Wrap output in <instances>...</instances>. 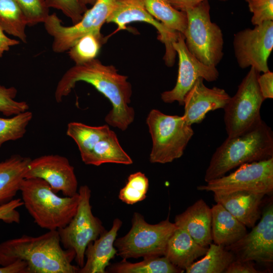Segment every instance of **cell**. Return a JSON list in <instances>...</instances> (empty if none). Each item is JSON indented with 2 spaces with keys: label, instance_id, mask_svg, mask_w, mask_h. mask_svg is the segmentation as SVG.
Listing matches in <instances>:
<instances>
[{
  "label": "cell",
  "instance_id": "cell-25",
  "mask_svg": "<svg viewBox=\"0 0 273 273\" xmlns=\"http://www.w3.org/2000/svg\"><path fill=\"white\" fill-rule=\"evenodd\" d=\"M236 259L234 254L224 246L211 243L206 254L185 269L187 273H224Z\"/></svg>",
  "mask_w": 273,
  "mask_h": 273
},
{
  "label": "cell",
  "instance_id": "cell-10",
  "mask_svg": "<svg viewBox=\"0 0 273 273\" xmlns=\"http://www.w3.org/2000/svg\"><path fill=\"white\" fill-rule=\"evenodd\" d=\"M197 189L220 195L246 191L271 195L273 192V157L242 164L229 175L198 186Z\"/></svg>",
  "mask_w": 273,
  "mask_h": 273
},
{
  "label": "cell",
  "instance_id": "cell-37",
  "mask_svg": "<svg viewBox=\"0 0 273 273\" xmlns=\"http://www.w3.org/2000/svg\"><path fill=\"white\" fill-rule=\"evenodd\" d=\"M23 205L22 199H14L0 207V220L7 223H17L20 221V215L17 209Z\"/></svg>",
  "mask_w": 273,
  "mask_h": 273
},
{
  "label": "cell",
  "instance_id": "cell-16",
  "mask_svg": "<svg viewBox=\"0 0 273 273\" xmlns=\"http://www.w3.org/2000/svg\"><path fill=\"white\" fill-rule=\"evenodd\" d=\"M28 178L44 180L56 194L61 192L71 197L78 193L74 168L64 156L46 155L31 159L25 174V178Z\"/></svg>",
  "mask_w": 273,
  "mask_h": 273
},
{
  "label": "cell",
  "instance_id": "cell-40",
  "mask_svg": "<svg viewBox=\"0 0 273 273\" xmlns=\"http://www.w3.org/2000/svg\"><path fill=\"white\" fill-rule=\"evenodd\" d=\"M0 273H27V265L23 261L17 260L10 264L1 266Z\"/></svg>",
  "mask_w": 273,
  "mask_h": 273
},
{
  "label": "cell",
  "instance_id": "cell-29",
  "mask_svg": "<svg viewBox=\"0 0 273 273\" xmlns=\"http://www.w3.org/2000/svg\"><path fill=\"white\" fill-rule=\"evenodd\" d=\"M26 18L15 0H0V26L4 32L27 42Z\"/></svg>",
  "mask_w": 273,
  "mask_h": 273
},
{
  "label": "cell",
  "instance_id": "cell-33",
  "mask_svg": "<svg viewBox=\"0 0 273 273\" xmlns=\"http://www.w3.org/2000/svg\"><path fill=\"white\" fill-rule=\"evenodd\" d=\"M23 12L27 25L44 23L49 14V8L44 0H15Z\"/></svg>",
  "mask_w": 273,
  "mask_h": 273
},
{
  "label": "cell",
  "instance_id": "cell-5",
  "mask_svg": "<svg viewBox=\"0 0 273 273\" xmlns=\"http://www.w3.org/2000/svg\"><path fill=\"white\" fill-rule=\"evenodd\" d=\"M146 123L152 142V163L165 164L180 158L194 134L183 116L167 115L155 109L149 112Z\"/></svg>",
  "mask_w": 273,
  "mask_h": 273
},
{
  "label": "cell",
  "instance_id": "cell-38",
  "mask_svg": "<svg viewBox=\"0 0 273 273\" xmlns=\"http://www.w3.org/2000/svg\"><path fill=\"white\" fill-rule=\"evenodd\" d=\"M252 261L235 259L227 267L224 273H260Z\"/></svg>",
  "mask_w": 273,
  "mask_h": 273
},
{
  "label": "cell",
  "instance_id": "cell-24",
  "mask_svg": "<svg viewBox=\"0 0 273 273\" xmlns=\"http://www.w3.org/2000/svg\"><path fill=\"white\" fill-rule=\"evenodd\" d=\"M82 161L86 165L95 166L108 163L124 165L133 163L132 159L122 148L116 134L112 130L96 144Z\"/></svg>",
  "mask_w": 273,
  "mask_h": 273
},
{
  "label": "cell",
  "instance_id": "cell-32",
  "mask_svg": "<svg viewBox=\"0 0 273 273\" xmlns=\"http://www.w3.org/2000/svg\"><path fill=\"white\" fill-rule=\"evenodd\" d=\"M149 179L142 172L130 174L125 185L120 190L118 198L123 202L133 205L146 199Z\"/></svg>",
  "mask_w": 273,
  "mask_h": 273
},
{
  "label": "cell",
  "instance_id": "cell-11",
  "mask_svg": "<svg viewBox=\"0 0 273 273\" xmlns=\"http://www.w3.org/2000/svg\"><path fill=\"white\" fill-rule=\"evenodd\" d=\"M116 0H97L84 13L81 19L71 26H65L56 13L50 14L44 25L53 37L52 49L61 53L68 51L81 37L90 33H100Z\"/></svg>",
  "mask_w": 273,
  "mask_h": 273
},
{
  "label": "cell",
  "instance_id": "cell-17",
  "mask_svg": "<svg viewBox=\"0 0 273 273\" xmlns=\"http://www.w3.org/2000/svg\"><path fill=\"white\" fill-rule=\"evenodd\" d=\"M203 81L198 78L184 99L183 116L191 125L201 123L209 111L224 109L231 98L224 89L216 86L208 88Z\"/></svg>",
  "mask_w": 273,
  "mask_h": 273
},
{
  "label": "cell",
  "instance_id": "cell-20",
  "mask_svg": "<svg viewBox=\"0 0 273 273\" xmlns=\"http://www.w3.org/2000/svg\"><path fill=\"white\" fill-rule=\"evenodd\" d=\"M265 196L263 194L237 191L227 194H214V200L247 228H252L261 217V206Z\"/></svg>",
  "mask_w": 273,
  "mask_h": 273
},
{
  "label": "cell",
  "instance_id": "cell-42",
  "mask_svg": "<svg viewBox=\"0 0 273 273\" xmlns=\"http://www.w3.org/2000/svg\"><path fill=\"white\" fill-rule=\"evenodd\" d=\"M176 9L185 11L187 9L194 7L206 0H167ZM225 1L227 0H219Z\"/></svg>",
  "mask_w": 273,
  "mask_h": 273
},
{
  "label": "cell",
  "instance_id": "cell-41",
  "mask_svg": "<svg viewBox=\"0 0 273 273\" xmlns=\"http://www.w3.org/2000/svg\"><path fill=\"white\" fill-rule=\"evenodd\" d=\"M19 41L11 39L5 34L4 31L0 26V58L4 52L9 51L11 47L19 44Z\"/></svg>",
  "mask_w": 273,
  "mask_h": 273
},
{
  "label": "cell",
  "instance_id": "cell-3",
  "mask_svg": "<svg viewBox=\"0 0 273 273\" xmlns=\"http://www.w3.org/2000/svg\"><path fill=\"white\" fill-rule=\"evenodd\" d=\"M273 157V132L261 119L242 133L227 139L210 160L204 180L207 183L242 164Z\"/></svg>",
  "mask_w": 273,
  "mask_h": 273
},
{
  "label": "cell",
  "instance_id": "cell-30",
  "mask_svg": "<svg viewBox=\"0 0 273 273\" xmlns=\"http://www.w3.org/2000/svg\"><path fill=\"white\" fill-rule=\"evenodd\" d=\"M105 40L101 32L85 34L68 50L69 56L75 64H83L95 59Z\"/></svg>",
  "mask_w": 273,
  "mask_h": 273
},
{
  "label": "cell",
  "instance_id": "cell-14",
  "mask_svg": "<svg viewBox=\"0 0 273 273\" xmlns=\"http://www.w3.org/2000/svg\"><path fill=\"white\" fill-rule=\"evenodd\" d=\"M172 46L178 56L177 80L172 89L161 93V99L165 103L177 102L179 105H184L186 94L198 78L209 82L214 81L218 78L219 72L216 67L202 63L189 52L185 37L180 32H178Z\"/></svg>",
  "mask_w": 273,
  "mask_h": 273
},
{
  "label": "cell",
  "instance_id": "cell-18",
  "mask_svg": "<svg viewBox=\"0 0 273 273\" xmlns=\"http://www.w3.org/2000/svg\"><path fill=\"white\" fill-rule=\"evenodd\" d=\"M122 224L119 218L113 221L111 228L89 243L85 252V262L79 273H106L110 260L116 255L114 242Z\"/></svg>",
  "mask_w": 273,
  "mask_h": 273
},
{
  "label": "cell",
  "instance_id": "cell-34",
  "mask_svg": "<svg viewBox=\"0 0 273 273\" xmlns=\"http://www.w3.org/2000/svg\"><path fill=\"white\" fill-rule=\"evenodd\" d=\"M17 94L15 87H7L0 84V112L4 116H13L28 110L27 102L15 100Z\"/></svg>",
  "mask_w": 273,
  "mask_h": 273
},
{
  "label": "cell",
  "instance_id": "cell-21",
  "mask_svg": "<svg viewBox=\"0 0 273 273\" xmlns=\"http://www.w3.org/2000/svg\"><path fill=\"white\" fill-rule=\"evenodd\" d=\"M208 248L198 244L185 230L177 227L167 242L164 256L174 265L185 270L203 256Z\"/></svg>",
  "mask_w": 273,
  "mask_h": 273
},
{
  "label": "cell",
  "instance_id": "cell-8",
  "mask_svg": "<svg viewBox=\"0 0 273 273\" xmlns=\"http://www.w3.org/2000/svg\"><path fill=\"white\" fill-rule=\"evenodd\" d=\"M78 193L79 198L76 213L65 226L57 231L62 247L74 251V259L81 268L85 262L87 245L98 239L106 230L101 220L92 212L89 188L86 185L81 186Z\"/></svg>",
  "mask_w": 273,
  "mask_h": 273
},
{
  "label": "cell",
  "instance_id": "cell-9",
  "mask_svg": "<svg viewBox=\"0 0 273 273\" xmlns=\"http://www.w3.org/2000/svg\"><path fill=\"white\" fill-rule=\"evenodd\" d=\"M259 73L251 67L224 108L225 130L229 137L242 133L262 119L260 111L265 99L257 82Z\"/></svg>",
  "mask_w": 273,
  "mask_h": 273
},
{
  "label": "cell",
  "instance_id": "cell-12",
  "mask_svg": "<svg viewBox=\"0 0 273 273\" xmlns=\"http://www.w3.org/2000/svg\"><path fill=\"white\" fill-rule=\"evenodd\" d=\"M236 259L270 266L273 263L272 199L264 207L259 222L241 239L226 247Z\"/></svg>",
  "mask_w": 273,
  "mask_h": 273
},
{
  "label": "cell",
  "instance_id": "cell-22",
  "mask_svg": "<svg viewBox=\"0 0 273 273\" xmlns=\"http://www.w3.org/2000/svg\"><path fill=\"white\" fill-rule=\"evenodd\" d=\"M31 159L14 154L0 161V207L14 199Z\"/></svg>",
  "mask_w": 273,
  "mask_h": 273
},
{
  "label": "cell",
  "instance_id": "cell-7",
  "mask_svg": "<svg viewBox=\"0 0 273 273\" xmlns=\"http://www.w3.org/2000/svg\"><path fill=\"white\" fill-rule=\"evenodd\" d=\"M177 228L168 217L152 224L141 213L134 212L129 231L114 242L116 255L125 259L164 256L167 242Z\"/></svg>",
  "mask_w": 273,
  "mask_h": 273
},
{
  "label": "cell",
  "instance_id": "cell-28",
  "mask_svg": "<svg viewBox=\"0 0 273 273\" xmlns=\"http://www.w3.org/2000/svg\"><path fill=\"white\" fill-rule=\"evenodd\" d=\"M149 13L168 28L184 34L187 25L185 12L174 8L167 0H140Z\"/></svg>",
  "mask_w": 273,
  "mask_h": 273
},
{
  "label": "cell",
  "instance_id": "cell-4",
  "mask_svg": "<svg viewBox=\"0 0 273 273\" xmlns=\"http://www.w3.org/2000/svg\"><path fill=\"white\" fill-rule=\"evenodd\" d=\"M20 192L23 206L34 222L42 229L50 231L63 228L76 212L78 193L73 196L60 197L41 178H24Z\"/></svg>",
  "mask_w": 273,
  "mask_h": 273
},
{
  "label": "cell",
  "instance_id": "cell-23",
  "mask_svg": "<svg viewBox=\"0 0 273 273\" xmlns=\"http://www.w3.org/2000/svg\"><path fill=\"white\" fill-rule=\"evenodd\" d=\"M211 209L213 243L226 247L236 242L247 234V227L221 204L216 203Z\"/></svg>",
  "mask_w": 273,
  "mask_h": 273
},
{
  "label": "cell",
  "instance_id": "cell-1",
  "mask_svg": "<svg viewBox=\"0 0 273 273\" xmlns=\"http://www.w3.org/2000/svg\"><path fill=\"white\" fill-rule=\"evenodd\" d=\"M128 77L120 74L113 65H106L96 58L69 69L58 82L55 92L57 103L62 101L77 82L93 85L110 102L112 109L105 117L106 123L125 131L133 122L135 112L129 105L132 93Z\"/></svg>",
  "mask_w": 273,
  "mask_h": 273
},
{
  "label": "cell",
  "instance_id": "cell-31",
  "mask_svg": "<svg viewBox=\"0 0 273 273\" xmlns=\"http://www.w3.org/2000/svg\"><path fill=\"white\" fill-rule=\"evenodd\" d=\"M32 117L27 110L10 118L0 117V148L5 142L22 138Z\"/></svg>",
  "mask_w": 273,
  "mask_h": 273
},
{
  "label": "cell",
  "instance_id": "cell-2",
  "mask_svg": "<svg viewBox=\"0 0 273 273\" xmlns=\"http://www.w3.org/2000/svg\"><path fill=\"white\" fill-rule=\"evenodd\" d=\"M75 253L62 247L57 230L37 237L23 235L0 243V265L17 260L25 262L27 273H77L72 264Z\"/></svg>",
  "mask_w": 273,
  "mask_h": 273
},
{
  "label": "cell",
  "instance_id": "cell-19",
  "mask_svg": "<svg viewBox=\"0 0 273 273\" xmlns=\"http://www.w3.org/2000/svg\"><path fill=\"white\" fill-rule=\"evenodd\" d=\"M211 208L202 199L175 216L174 223L185 230L199 245L208 247L212 243Z\"/></svg>",
  "mask_w": 273,
  "mask_h": 273
},
{
  "label": "cell",
  "instance_id": "cell-15",
  "mask_svg": "<svg viewBox=\"0 0 273 273\" xmlns=\"http://www.w3.org/2000/svg\"><path fill=\"white\" fill-rule=\"evenodd\" d=\"M144 22L153 25L158 30L160 41L164 44L163 57L165 64L172 67L174 64L176 52L172 43L179 32L171 30L151 16L140 0H116L106 22L117 25V31L124 30L131 22Z\"/></svg>",
  "mask_w": 273,
  "mask_h": 273
},
{
  "label": "cell",
  "instance_id": "cell-27",
  "mask_svg": "<svg viewBox=\"0 0 273 273\" xmlns=\"http://www.w3.org/2000/svg\"><path fill=\"white\" fill-rule=\"evenodd\" d=\"M114 273H181L184 270L172 264L164 256L145 258L139 262L122 260L106 269Z\"/></svg>",
  "mask_w": 273,
  "mask_h": 273
},
{
  "label": "cell",
  "instance_id": "cell-36",
  "mask_svg": "<svg viewBox=\"0 0 273 273\" xmlns=\"http://www.w3.org/2000/svg\"><path fill=\"white\" fill-rule=\"evenodd\" d=\"M253 13L251 23L254 26L273 20V0H246Z\"/></svg>",
  "mask_w": 273,
  "mask_h": 273
},
{
  "label": "cell",
  "instance_id": "cell-35",
  "mask_svg": "<svg viewBox=\"0 0 273 273\" xmlns=\"http://www.w3.org/2000/svg\"><path fill=\"white\" fill-rule=\"evenodd\" d=\"M47 6L61 11L74 24L78 23L87 10L80 0H44Z\"/></svg>",
  "mask_w": 273,
  "mask_h": 273
},
{
  "label": "cell",
  "instance_id": "cell-6",
  "mask_svg": "<svg viewBox=\"0 0 273 273\" xmlns=\"http://www.w3.org/2000/svg\"><path fill=\"white\" fill-rule=\"evenodd\" d=\"M208 0L187 9L185 41L189 52L202 63L216 67L222 59L223 38L219 26L211 21Z\"/></svg>",
  "mask_w": 273,
  "mask_h": 273
},
{
  "label": "cell",
  "instance_id": "cell-39",
  "mask_svg": "<svg viewBox=\"0 0 273 273\" xmlns=\"http://www.w3.org/2000/svg\"><path fill=\"white\" fill-rule=\"evenodd\" d=\"M257 82L263 98H273V73L269 70L258 76Z\"/></svg>",
  "mask_w": 273,
  "mask_h": 273
},
{
  "label": "cell",
  "instance_id": "cell-43",
  "mask_svg": "<svg viewBox=\"0 0 273 273\" xmlns=\"http://www.w3.org/2000/svg\"><path fill=\"white\" fill-rule=\"evenodd\" d=\"M81 3L84 6L87 7V5L92 6L97 0H80Z\"/></svg>",
  "mask_w": 273,
  "mask_h": 273
},
{
  "label": "cell",
  "instance_id": "cell-13",
  "mask_svg": "<svg viewBox=\"0 0 273 273\" xmlns=\"http://www.w3.org/2000/svg\"><path fill=\"white\" fill-rule=\"evenodd\" d=\"M233 46L240 68L253 67L263 73L269 71L267 61L273 48V21L238 32L234 35Z\"/></svg>",
  "mask_w": 273,
  "mask_h": 273
},
{
  "label": "cell",
  "instance_id": "cell-26",
  "mask_svg": "<svg viewBox=\"0 0 273 273\" xmlns=\"http://www.w3.org/2000/svg\"><path fill=\"white\" fill-rule=\"evenodd\" d=\"M111 130L109 125L92 126L78 122L68 124L66 134L76 144L81 159L87 156L96 144Z\"/></svg>",
  "mask_w": 273,
  "mask_h": 273
}]
</instances>
